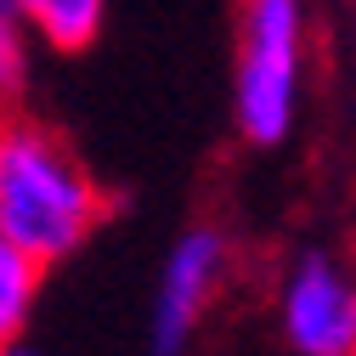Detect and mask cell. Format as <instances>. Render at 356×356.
<instances>
[{
    "instance_id": "7a4b0ae2",
    "label": "cell",
    "mask_w": 356,
    "mask_h": 356,
    "mask_svg": "<svg viewBox=\"0 0 356 356\" xmlns=\"http://www.w3.org/2000/svg\"><path fill=\"white\" fill-rule=\"evenodd\" d=\"M305 97V0H238L232 124L249 147H277Z\"/></svg>"
},
{
    "instance_id": "52a82bcc",
    "label": "cell",
    "mask_w": 356,
    "mask_h": 356,
    "mask_svg": "<svg viewBox=\"0 0 356 356\" xmlns=\"http://www.w3.org/2000/svg\"><path fill=\"white\" fill-rule=\"evenodd\" d=\"M40 277H46V266L29 260L6 232H0V345L23 339V328L34 317V300H40Z\"/></svg>"
},
{
    "instance_id": "5b68a950",
    "label": "cell",
    "mask_w": 356,
    "mask_h": 356,
    "mask_svg": "<svg viewBox=\"0 0 356 356\" xmlns=\"http://www.w3.org/2000/svg\"><path fill=\"white\" fill-rule=\"evenodd\" d=\"M12 6L23 12V23L34 29L40 46L63 51V57L85 51L108 23V0H12Z\"/></svg>"
},
{
    "instance_id": "277c9868",
    "label": "cell",
    "mask_w": 356,
    "mask_h": 356,
    "mask_svg": "<svg viewBox=\"0 0 356 356\" xmlns=\"http://www.w3.org/2000/svg\"><path fill=\"white\" fill-rule=\"evenodd\" d=\"M277 334L294 356H356V272L328 249H300L277 277Z\"/></svg>"
},
{
    "instance_id": "ba28073f",
    "label": "cell",
    "mask_w": 356,
    "mask_h": 356,
    "mask_svg": "<svg viewBox=\"0 0 356 356\" xmlns=\"http://www.w3.org/2000/svg\"><path fill=\"white\" fill-rule=\"evenodd\" d=\"M0 356H46V350H34V345H23V339H12V345H0Z\"/></svg>"
},
{
    "instance_id": "6da1fadb",
    "label": "cell",
    "mask_w": 356,
    "mask_h": 356,
    "mask_svg": "<svg viewBox=\"0 0 356 356\" xmlns=\"http://www.w3.org/2000/svg\"><path fill=\"white\" fill-rule=\"evenodd\" d=\"M113 198L79 164V153L57 130L34 119L0 124V232L29 260L63 266L102 232Z\"/></svg>"
},
{
    "instance_id": "8992f818",
    "label": "cell",
    "mask_w": 356,
    "mask_h": 356,
    "mask_svg": "<svg viewBox=\"0 0 356 356\" xmlns=\"http://www.w3.org/2000/svg\"><path fill=\"white\" fill-rule=\"evenodd\" d=\"M34 51L40 40L23 23V12L12 0H0V124L17 119L29 102V85H34Z\"/></svg>"
},
{
    "instance_id": "3957f363",
    "label": "cell",
    "mask_w": 356,
    "mask_h": 356,
    "mask_svg": "<svg viewBox=\"0 0 356 356\" xmlns=\"http://www.w3.org/2000/svg\"><path fill=\"white\" fill-rule=\"evenodd\" d=\"M227 266H232V243L220 227H187L170 243L159 283H153V305H147L142 356H193L209 311L220 300Z\"/></svg>"
}]
</instances>
